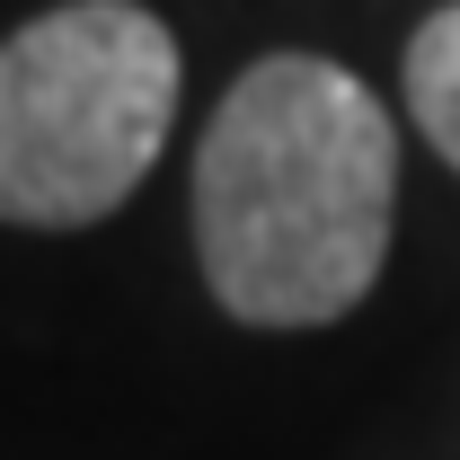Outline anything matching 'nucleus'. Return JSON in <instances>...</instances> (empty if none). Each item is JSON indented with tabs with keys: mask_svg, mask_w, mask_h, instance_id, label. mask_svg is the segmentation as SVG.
<instances>
[{
	"mask_svg": "<svg viewBox=\"0 0 460 460\" xmlns=\"http://www.w3.org/2000/svg\"><path fill=\"white\" fill-rule=\"evenodd\" d=\"M390 222V107L328 54L248 62L195 151V248L213 301L248 328H328L372 292Z\"/></svg>",
	"mask_w": 460,
	"mask_h": 460,
	"instance_id": "nucleus-1",
	"label": "nucleus"
},
{
	"mask_svg": "<svg viewBox=\"0 0 460 460\" xmlns=\"http://www.w3.org/2000/svg\"><path fill=\"white\" fill-rule=\"evenodd\" d=\"M177 80V36L142 0H62L0 36V222H107L169 142Z\"/></svg>",
	"mask_w": 460,
	"mask_h": 460,
	"instance_id": "nucleus-2",
	"label": "nucleus"
},
{
	"mask_svg": "<svg viewBox=\"0 0 460 460\" xmlns=\"http://www.w3.org/2000/svg\"><path fill=\"white\" fill-rule=\"evenodd\" d=\"M407 107L425 124V142L460 169V0L407 36Z\"/></svg>",
	"mask_w": 460,
	"mask_h": 460,
	"instance_id": "nucleus-3",
	"label": "nucleus"
}]
</instances>
